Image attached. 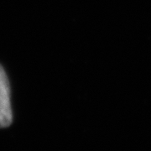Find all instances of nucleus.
<instances>
[{
	"label": "nucleus",
	"mask_w": 151,
	"mask_h": 151,
	"mask_svg": "<svg viewBox=\"0 0 151 151\" xmlns=\"http://www.w3.org/2000/svg\"><path fill=\"white\" fill-rule=\"evenodd\" d=\"M12 121L9 81L4 67L0 65V128L9 127Z\"/></svg>",
	"instance_id": "1"
}]
</instances>
